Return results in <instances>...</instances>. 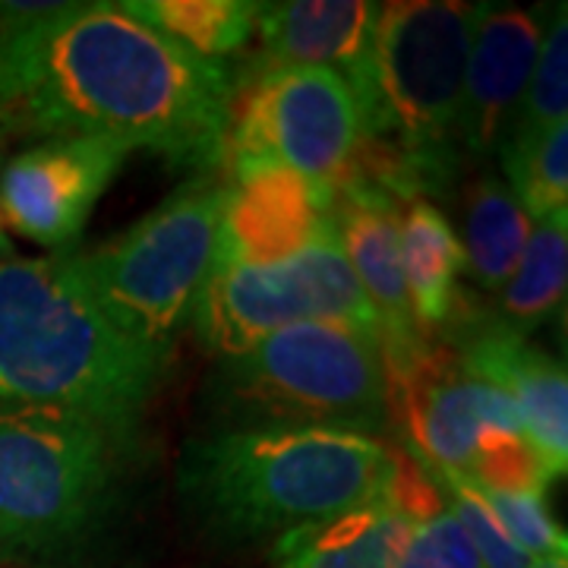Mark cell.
Instances as JSON below:
<instances>
[{
    "label": "cell",
    "mask_w": 568,
    "mask_h": 568,
    "mask_svg": "<svg viewBox=\"0 0 568 568\" xmlns=\"http://www.w3.org/2000/svg\"><path fill=\"white\" fill-rule=\"evenodd\" d=\"M237 70L205 61L123 3H48L0 32V130L104 140L215 174Z\"/></svg>",
    "instance_id": "obj_1"
},
{
    "label": "cell",
    "mask_w": 568,
    "mask_h": 568,
    "mask_svg": "<svg viewBox=\"0 0 568 568\" xmlns=\"http://www.w3.org/2000/svg\"><path fill=\"white\" fill-rule=\"evenodd\" d=\"M395 465L398 448L379 436L244 424L193 439L178 467V489L227 537H282L383 499Z\"/></svg>",
    "instance_id": "obj_2"
},
{
    "label": "cell",
    "mask_w": 568,
    "mask_h": 568,
    "mask_svg": "<svg viewBox=\"0 0 568 568\" xmlns=\"http://www.w3.org/2000/svg\"><path fill=\"white\" fill-rule=\"evenodd\" d=\"M164 366L104 316L73 250L0 260V405L70 407L136 429Z\"/></svg>",
    "instance_id": "obj_3"
},
{
    "label": "cell",
    "mask_w": 568,
    "mask_h": 568,
    "mask_svg": "<svg viewBox=\"0 0 568 568\" xmlns=\"http://www.w3.org/2000/svg\"><path fill=\"white\" fill-rule=\"evenodd\" d=\"M133 429L70 407L0 405V552L77 547L118 499Z\"/></svg>",
    "instance_id": "obj_4"
},
{
    "label": "cell",
    "mask_w": 568,
    "mask_h": 568,
    "mask_svg": "<svg viewBox=\"0 0 568 568\" xmlns=\"http://www.w3.org/2000/svg\"><path fill=\"white\" fill-rule=\"evenodd\" d=\"M224 200L227 178L200 174L114 241L73 250L104 316L164 364L219 260Z\"/></svg>",
    "instance_id": "obj_5"
},
{
    "label": "cell",
    "mask_w": 568,
    "mask_h": 568,
    "mask_svg": "<svg viewBox=\"0 0 568 568\" xmlns=\"http://www.w3.org/2000/svg\"><path fill=\"white\" fill-rule=\"evenodd\" d=\"M477 3L398 0L379 3L369 67L354 92L369 140L446 171L458 114Z\"/></svg>",
    "instance_id": "obj_6"
},
{
    "label": "cell",
    "mask_w": 568,
    "mask_h": 568,
    "mask_svg": "<svg viewBox=\"0 0 568 568\" xmlns=\"http://www.w3.org/2000/svg\"><path fill=\"white\" fill-rule=\"evenodd\" d=\"M219 392L260 424L376 436L392 417L383 338L351 323L291 325L222 357Z\"/></svg>",
    "instance_id": "obj_7"
},
{
    "label": "cell",
    "mask_w": 568,
    "mask_h": 568,
    "mask_svg": "<svg viewBox=\"0 0 568 568\" xmlns=\"http://www.w3.org/2000/svg\"><path fill=\"white\" fill-rule=\"evenodd\" d=\"M366 136L364 114L345 77L323 67L237 70L224 133L231 178L284 168L335 196Z\"/></svg>",
    "instance_id": "obj_8"
},
{
    "label": "cell",
    "mask_w": 568,
    "mask_h": 568,
    "mask_svg": "<svg viewBox=\"0 0 568 568\" xmlns=\"http://www.w3.org/2000/svg\"><path fill=\"white\" fill-rule=\"evenodd\" d=\"M304 323H351L379 335V320L347 265L335 222L284 260L215 265L190 313L200 342L219 357H237Z\"/></svg>",
    "instance_id": "obj_9"
},
{
    "label": "cell",
    "mask_w": 568,
    "mask_h": 568,
    "mask_svg": "<svg viewBox=\"0 0 568 568\" xmlns=\"http://www.w3.org/2000/svg\"><path fill=\"white\" fill-rule=\"evenodd\" d=\"M386 373L388 410L405 426L420 465L467 477L493 388L474 379L452 347L429 338L386 347Z\"/></svg>",
    "instance_id": "obj_10"
},
{
    "label": "cell",
    "mask_w": 568,
    "mask_h": 568,
    "mask_svg": "<svg viewBox=\"0 0 568 568\" xmlns=\"http://www.w3.org/2000/svg\"><path fill=\"white\" fill-rule=\"evenodd\" d=\"M130 149L104 140H44L0 164V212L10 234L39 246L73 244Z\"/></svg>",
    "instance_id": "obj_11"
},
{
    "label": "cell",
    "mask_w": 568,
    "mask_h": 568,
    "mask_svg": "<svg viewBox=\"0 0 568 568\" xmlns=\"http://www.w3.org/2000/svg\"><path fill=\"white\" fill-rule=\"evenodd\" d=\"M547 17L511 3H477L458 114V142L470 155L499 152L528 92Z\"/></svg>",
    "instance_id": "obj_12"
},
{
    "label": "cell",
    "mask_w": 568,
    "mask_h": 568,
    "mask_svg": "<svg viewBox=\"0 0 568 568\" xmlns=\"http://www.w3.org/2000/svg\"><path fill=\"white\" fill-rule=\"evenodd\" d=\"M467 373L503 392L518 407L528 439L540 452L552 477L568 465V383L566 366L530 345L528 335L506 323L474 325L455 347Z\"/></svg>",
    "instance_id": "obj_13"
},
{
    "label": "cell",
    "mask_w": 568,
    "mask_h": 568,
    "mask_svg": "<svg viewBox=\"0 0 568 568\" xmlns=\"http://www.w3.org/2000/svg\"><path fill=\"white\" fill-rule=\"evenodd\" d=\"M332 227V193L284 168H253L227 181L215 265L284 260Z\"/></svg>",
    "instance_id": "obj_14"
},
{
    "label": "cell",
    "mask_w": 568,
    "mask_h": 568,
    "mask_svg": "<svg viewBox=\"0 0 568 568\" xmlns=\"http://www.w3.org/2000/svg\"><path fill=\"white\" fill-rule=\"evenodd\" d=\"M379 3L369 0H282L256 3L260 54L244 70L323 67L361 89L369 67Z\"/></svg>",
    "instance_id": "obj_15"
},
{
    "label": "cell",
    "mask_w": 568,
    "mask_h": 568,
    "mask_svg": "<svg viewBox=\"0 0 568 568\" xmlns=\"http://www.w3.org/2000/svg\"><path fill=\"white\" fill-rule=\"evenodd\" d=\"M398 209L386 193L366 183H342L332 196V222L354 278L379 320L383 347L420 342L410 304H407Z\"/></svg>",
    "instance_id": "obj_16"
},
{
    "label": "cell",
    "mask_w": 568,
    "mask_h": 568,
    "mask_svg": "<svg viewBox=\"0 0 568 568\" xmlns=\"http://www.w3.org/2000/svg\"><path fill=\"white\" fill-rule=\"evenodd\" d=\"M414 518L392 496L338 518L287 530L275 544V568H395Z\"/></svg>",
    "instance_id": "obj_17"
},
{
    "label": "cell",
    "mask_w": 568,
    "mask_h": 568,
    "mask_svg": "<svg viewBox=\"0 0 568 568\" xmlns=\"http://www.w3.org/2000/svg\"><path fill=\"white\" fill-rule=\"evenodd\" d=\"M398 241L410 316L417 332L429 338L458 316L465 246L452 222L429 200H410L398 209Z\"/></svg>",
    "instance_id": "obj_18"
},
{
    "label": "cell",
    "mask_w": 568,
    "mask_h": 568,
    "mask_svg": "<svg viewBox=\"0 0 568 568\" xmlns=\"http://www.w3.org/2000/svg\"><path fill=\"white\" fill-rule=\"evenodd\" d=\"M534 222L506 183L480 178L465 200V265L487 291H503L521 263Z\"/></svg>",
    "instance_id": "obj_19"
},
{
    "label": "cell",
    "mask_w": 568,
    "mask_h": 568,
    "mask_svg": "<svg viewBox=\"0 0 568 568\" xmlns=\"http://www.w3.org/2000/svg\"><path fill=\"white\" fill-rule=\"evenodd\" d=\"M123 10L205 61L237 54L256 29L253 0H130Z\"/></svg>",
    "instance_id": "obj_20"
},
{
    "label": "cell",
    "mask_w": 568,
    "mask_h": 568,
    "mask_svg": "<svg viewBox=\"0 0 568 568\" xmlns=\"http://www.w3.org/2000/svg\"><path fill=\"white\" fill-rule=\"evenodd\" d=\"M568 215L534 224L521 263L503 287V320L508 328L530 335L566 301Z\"/></svg>",
    "instance_id": "obj_21"
},
{
    "label": "cell",
    "mask_w": 568,
    "mask_h": 568,
    "mask_svg": "<svg viewBox=\"0 0 568 568\" xmlns=\"http://www.w3.org/2000/svg\"><path fill=\"white\" fill-rule=\"evenodd\" d=\"M511 196L530 222L568 215V121L515 133L499 145Z\"/></svg>",
    "instance_id": "obj_22"
},
{
    "label": "cell",
    "mask_w": 568,
    "mask_h": 568,
    "mask_svg": "<svg viewBox=\"0 0 568 568\" xmlns=\"http://www.w3.org/2000/svg\"><path fill=\"white\" fill-rule=\"evenodd\" d=\"M465 480L487 493H547L552 474L525 429L484 424Z\"/></svg>",
    "instance_id": "obj_23"
},
{
    "label": "cell",
    "mask_w": 568,
    "mask_h": 568,
    "mask_svg": "<svg viewBox=\"0 0 568 568\" xmlns=\"http://www.w3.org/2000/svg\"><path fill=\"white\" fill-rule=\"evenodd\" d=\"M568 121V22L566 3L547 13L544 41L534 61L528 92L518 111V121L508 136L515 133H537L552 123Z\"/></svg>",
    "instance_id": "obj_24"
},
{
    "label": "cell",
    "mask_w": 568,
    "mask_h": 568,
    "mask_svg": "<svg viewBox=\"0 0 568 568\" xmlns=\"http://www.w3.org/2000/svg\"><path fill=\"white\" fill-rule=\"evenodd\" d=\"M439 477H443V489H446L443 496H446L448 511L462 525L484 568H530V559L515 547V540L499 525V518L493 515L480 489L458 474H439Z\"/></svg>",
    "instance_id": "obj_25"
},
{
    "label": "cell",
    "mask_w": 568,
    "mask_h": 568,
    "mask_svg": "<svg viewBox=\"0 0 568 568\" xmlns=\"http://www.w3.org/2000/svg\"><path fill=\"white\" fill-rule=\"evenodd\" d=\"M480 496L487 499L499 525L506 528L515 547L521 549L530 562L566 559L568 537L562 525H556V518L549 515L544 493H487V489H480Z\"/></svg>",
    "instance_id": "obj_26"
},
{
    "label": "cell",
    "mask_w": 568,
    "mask_h": 568,
    "mask_svg": "<svg viewBox=\"0 0 568 568\" xmlns=\"http://www.w3.org/2000/svg\"><path fill=\"white\" fill-rule=\"evenodd\" d=\"M395 568H484L448 506L414 521Z\"/></svg>",
    "instance_id": "obj_27"
},
{
    "label": "cell",
    "mask_w": 568,
    "mask_h": 568,
    "mask_svg": "<svg viewBox=\"0 0 568 568\" xmlns=\"http://www.w3.org/2000/svg\"><path fill=\"white\" fill-rule=\"evenodd\" d=\"M7 256H17V250L10 244V231H7V224H3V212H0V260H7Z\"/></svg>",
    "instance_id": "obj_28"
},
{
    "label": "cell",
    "mask_w": 568,
    "mask_h": 568,
    "mask_svg": "<svg viewBox=\"0 0 568 568\" xmlns=\"http://www.w3.org/2000/svg\"><path fill=\"white\" fill-rule=\"evenodd\" d=\"M530 568H568L566 559H537V562H530Z\"/></svg>",
    "instance_id": "obj_29"
}]
</instances>
